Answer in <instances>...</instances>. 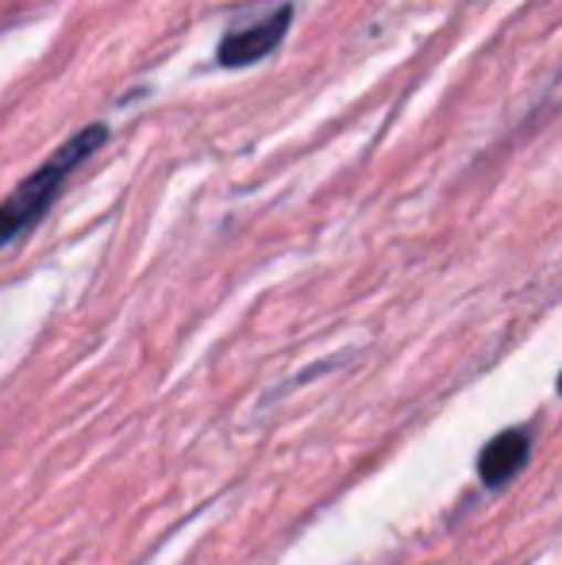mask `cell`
<instances>
[{
    "instance_id": "cell-1",
    "label": "cell",
    "mask_w": 562,
    "mask_h": 565,
    "mask_svg": "<svg viewBox=\"0 0 562 565\" xmlns=\"http://www.w3.org/2000/svg\"><path fill=\"white\" fill-rule=\"evenodd\" d=\"M100 142H105V127H89V131H82L77 139H70L66 147H62L59 154L43 166V170L31 173V178L23 181V185L15 189L4 204H0V246L12 243V238L20 235V231L28 227L31 220L46 209V204H51V196L59 193V185L70 178V170H74L82 158H89Z\"/></svg>"
},
{
    "instance_id": "cell-2",
    "label": "cell",
    "mask_w": 562,
    "mask_h": 565,
    "mask_svg": "<svg viewBox=\"0 0 562 565\" xmlns=\"http://www.w3.org/2000/svg\"><path fill=\"white\" fill-rule=\"evenodd\" d=\"M528 458H532V431L528 427H509V431L494 435L486 443V450L478 458V481L486 489H501L528 466Z\"/></svg>"
},
{
    "instance_id": "cell-4",
    "label": "cell",
    "mask_w": 562,
    "mask_h": 565,
    "mask_svg": "<svg viewBox=\"0 0 562 565\" xmlns=\"http://www.w3.org/2000/svg\"><path fill=\"white\" fill-rule=\"evenodd\" d=\"M559 393H562V373H559Z\"/></svg>"
},
{
    "instance_id": "cell-3",
    "label": "cell",
    "mask_w": 562,
    "mask_h": 565,
    "mask_svg": "<svg viewBox=\"0 0 562 565\" xmlns=\"http://www.w3.org/2000/svg\"><path fill=\"white\" fill-rule=\"evenodd\" d=\"M293 23V12L289 8H278L274 15H266L263 23H255V28L240 31V35H227L224 43H220V66H251V62H258L263 54H271L274 46L282 43V35L289 31Z\"/></svg>"
}]
</instances>
